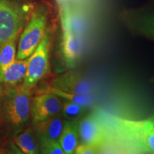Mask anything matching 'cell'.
I'll return each mask as SVG.
<instances>
[{
	"label": "cell",
	"instance_id": "8fae6325",
	"mask_svg": "<svg viewBox=\"0 0 154 154\" xmlns=\"http://www.w3.org/2000/svg\"><path fill=\"white\" fill-rule=\"evenodd\" d=\"M63 117L55 115L35 124V132L38 137L59 141L64 126Z\"/></svg>",
	"mask_w": 154,
	"mask_h": 154
},
{
	"label": "cell",
	"instance_id": "7c38bea8",
	"mask_svg": "<svg viewBox=\"0 0 154 154\" xmlns=\"http://www.w3.org/2000/svg\"><path fill=\"white\" fill-rule=\"evenodd\" d=\"M28 59H17L9 66L0 70V84L9 86L17 85L24 80L27 70Z\"/></svg>",
	"mask_w": 154,
	"mask_h": 154
},
{
	"label": "cell",
	"instance_id": "3957f363",
	"mask_svg": "<svg viewBox=\"0 0 154 154\" xmlns=\"http://www.w3.org/2000/svg\"><path fill=\"white\" fill-rule=\"evenodd\" d=\"M48 13L47 7L44 5H39L32 11L19 38L17 59H28L37 48L47 30Z\"/></svg>",
	"mask_w": 154,
	"mask_h": 154
},
{
	"label": "cell",
	"instance_id": "cb8c5ba5",
	"mask_svg": "<svg viewBox=\"0 0 154 154\" xmlns=\"http://www.w3.org/2000/svg\"><path fill=\"white\" fill-rule=\"evenodd\" d=\"M2 86L0 85V104H1V98H2Z\"/></svg>",
	"mask_w": 154,
	"mask_h": 154
},
{
	"label": "cell",
	"instance_id": "30bf717a",
	"mask_svg": "<svg viewBox=\"0 0 154 154\" xmlns=\"http://www.w3.org/2000/svg\"><path fill=\"white\" fill-rule=\"evenodd\" d=\"M84 47L82 36L62 32L61 51L65 63L69 68H73L79 59Z\"/></svg>",
	"mask_w": 154,
	"mask_h": 154
},
{
	"label": "cell",
	"instance_id": "e0dca14e",
	"mask_svg": "<svg viewBox=\"0 0 154 154\" xmlns=\"http://www.w3.org/2000/svg\"><path fill=\"white\" fill-rule=\"evenodd\" d=\"M44 91L51 92V93L59 96L61 99H63L67 101L77 103V104L83 106L86 108L89 106L93 105L94 103L93 95H85V94L69 93V92L61 91V90L51 87V86L47 88Z\"/></svg>",
	"mask_w": 154,
	"mask_h": 154
},
{
	"label": "cell",
	"instance_id": "277c9868",
	"mask_svg": "<svg viewBox=\"0 0 154 154\" xmlns=\"http://www.w3.org/2000/svg\"><path fill=\"white\" fill-rule=\"evenodd\" d=\"M111 127H106L114 137L134 149L154 154V134L133 126L128 119L111 117Z\"/></svg>",
	"mask_w": 154,
	"mask_h": 154
},
{
	"label": "cell",
	"instance_id": "d6986e66",
	"mask_svg": "<svg viewBox=\"0 0 154 154\" xmlns=\"http://www.w3.org/2000/svg\"><path fill=\"white\" fill-rule=\"evenodd\" d=\"M85 109L86 107L83 106L66 101L62 103L61 111L63 119H67V121H75V119L81 116Z\"/></svg>",
	"mask_w": 154,
	"mask_h": 154
},
{
	"label": "cell",
	"instance_id": "484cf974",
	"mask_svg": "<svg viewBox=\"0 0 154 154\" xmlns=\"http://www.w3.org/2000/svg\"><path fill=\"white\" fill-rule=\"evenodd\" d=\"M2 152H3V151H2V150L1 146H0V154H2Z\"/></svg>",
	"mask_w": 154,
	"mask_h": 154
},
{
	"label": "cell",
	"instance_id": "7a4b0ae2",
	"mask_svg": "<svg viewBox=\"0 0 154 154\" xmlns=\"http://www.w3.org/2000/svg\"><path fill=\"white\" fill-rule=\"evenodd\" d=\"M31 102V88L24 84L7 88L1 98L2 109L6 120L12 126L24 124L29 118Z\"/></svg>",
	"mask_w": 154,
	"mask_h": 154
},
{
	"label": "cell",
	"instance_id": "603a6c76",
	"mask_svg": "<svg viewBox=\"0 0 154 154\" xmlns=\"http://www.w3.org/2000/svg\"><path fill=\"white\" fill-rule=\"evenodd\" d=\"M9 154H24L19 150L14 143H9L7 149L5 150Z\"/></svg>",
	"mask_w": 154,
	"mask_h": 154
},
{
	"label": "cell",
	"instance_id": "d4e9b609",
	"mask_svg": "<svg viewBox=\"0 0 154 154\" xmlns=\"http://www.w3.org/2000/svg\"><path fill=\"white\" fill-rule=\"evenodd\" d=\"M2 154H9V153H7V152L6 151H3V152H2Z\"/></svg>",
	"mask_w": 154,
	"mask_h": 154
},
{
	"label": "cell",
	"instance_id": "52a82bcc",
	"mask_svg": "<svg viewBox=\"0 0 154 154\" xmlns=\"http://www.w3.org/2000/svg\"><path fill=\"white\" fill-rule=\"evenodd\" d=\"M62 107L60 98L51 92L43 91L32 99L30 115L34 124L57 115Z\"/></svg>",
	"mask_w": 154,
	"mask_h": 154
},
{
	"label": "cell",
	"instance_id": "4316f807",
	"mask_svg": "<svg viewBox=\"0 0 154 154\" xmlns=\"http://www.w3.org/2000/svg\"><path fill=\"white\" fill-rule=\"evenodd\" d=\"M61 1V0H58V2H60Z\"/></svg>",
	"mask_w": 154,
	"mask_h": 154
},
{
	"label": "cell",
	"instance_id": "5b68a950",
	"mask_svg": "<svg viewBox=\"0 0 154 154\" xmlns=\"http://www.w3.org/2000/svg\"><path fill=\"white\" fill-rule=\"evenodd\" d=\"M51 40V32L47 29L37 48L28 58L27 70L23 80L25 86L32 88L49 72Z\"/></svg>",
	"mask_w": 154,
	"mask_h": 154
},
{
	"label": "cell",
	"instance_id": "ba28073f",
	"mask_svg": "<svg viewBox=\"0 0 154 154\" xmlns=\"http://www.w3.org/2000/svg\"><path fill=\"white\" fill-rule=\"evenodd\" d=\"M51 87L61 91L85 95H93L96 88L87 78L72 71L59 75L52 81Z\"/></svg>",
	"mask_w": 154,
	"mask_h": 154
},
{
	"label": "cell",
	"instance_id": "ac0fdd59",
	"mask_svg": "<svg viewBox=\"0 0 154 154\" xmlns=\"http://www.w3.org/2000/svg\"><path fill=\"white\" fill-rule=\"evenodd\" d=\"M16 41L9 42L0 48V70L15 61L17 52Z\"/></svg>",
	"mask_w": 154,
	"mask_h": 154
},
{
	"label": "cell",
	"instance_id": "6da1fadb",
	"mask_svg": "<svg viewBox=\"0 0 154 154\" xmlns=\"http://www.w3.org/2000/svg\"><path fill=\"white\" fill-rule=\"evenodd\" d=\"M33 11L31 4L0 0V48L17 40Z\"/></svg>",
	"mask_w": 154,
	"mask_h": 154
},
{
	"label": "cell",
	"instance_id": "4fadbf2b",
	"mask_svg": "<svg viewBox=\"0 0 154 154\" xmlns=\"http://www.w3.org/2000/svg\"><path fill=\"white\" fill-rule=\"evenodd\" d=\"M78 124L76 121H65L59 143L65 154H74L78 146Z\"/></svg>",
	"mask_w": 154,
	"mask_h": 154
},
{
	"label": "cell",
	"instance_id": "7402d4cb",
	"mask_svg": "<svg viewBox=\"0 0 154 154\" xmlns=\"http://www.w3.org/2000/svg\"><path fill=\"white\" fill-rule=\"evenodd\" d=\"M98 148L82 143L76 147L74 154H98Z\"/></svg>",
	"mask_w": 154,
	"mask_h": 154
},
{
	"label": "cell",
	"instance_id": "9a60e30c",
	"mask_svg": "<svg viewBox=\"0 0 154 154\" xmlns=\"http://www.w3.org/2000/svg\"><path fill=\"white\" fill-rule=\"evenodd\" d=\"M14 143L24 154H39L38 136L32 128H27L17 135Z\"/></svg>",
	"mask_w": 154,
	"mask_h": 154
},
{
	"label": "cell",
	"instance_id": "ffe728a7",
	"mask_svg": "<svg viewBox=\"0 0 154 154\" xmlns=\"http://www.w3.org/2000/svg\"><path fill=\"white\" fill-rule=\"evenodd\" d=\"M41 154H65L58 140L38 137Z\"/></svg>",
	"mask_w": 154,
	"mask_h": 154
},
{
	"label": "cell",
	"instance_id": "2e32d148",
	"mask_svg": "<svg viewBox=\"0 0 154 154\" xmlns=\"http://www.w3.org/2000/svg\"><path fill=\"white\" fill-rule=\"evenodd\" d=\"M131 24L139 33L154 39V12L132 17Z\"/></svg>",
	"mask_w": 154,
	"mask_h": 154
},
{
	"label": "cell",
	"instance_id": "5bb4252c",
	"mask_svg": "<svg viewBox=\"0 0 154 154\" xmlns=\"http://www.w3.org/2000/svg\"><path fill=\"white\" fill-rule=\"evenodd\" d=\"M98 154H149L134 149L109 132L106 140L98 149Z\"/></svg>",
	"mask_w": 154,
	"mask_h": 154
},
{
	"label": "cell",
	"instance_id": "8992f818",
	"mask_svg": "<svg viewBox=\"0 0 154 154\" xmlns=\"http://www.w3.org/2000/svg\"><path fill=\"white\" fill-rule=\"evenodd\" d=\"M79 137L82 143L99 148L106 140L109 131L96 114L86 116L78 124Z\"/></svg>",
	"mask_w": 154,
	"mask_h": 154
},
{
	"label": "cell",
	"instance_id": "44dd1931",
	"mask_svg": "<svg viewBox=\"0 0 154 154\" xmlns=\"http://www.w3.org/2000/svg\"><path fill=\"white\" fill-rule=\"evenodd\" d=\"M128 121L133 126L136 127V128L154 134V116L143 119V120L128 119Z\"/></svg>",
	"mask_w": 154,
	"mask_h": 154
},
{
	"label": "cell",
	"instance_id": "9c48e42d",
	"mask_svg": "<svg viewBox=\"0 0 154 154\" xmlns=\"http://www.w3.org/2000/svg\"><path fill=\"white\" fill-rule=\"evenodd\" d=\"M62 32L82 36L87 29V22L82 13L69 6H63L60 11Z\"/></svg>",
	"mask_w": 154,
	"mask_h": 154
}]
</instances>
